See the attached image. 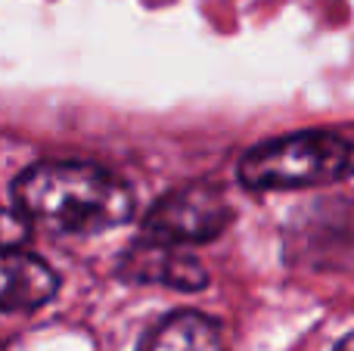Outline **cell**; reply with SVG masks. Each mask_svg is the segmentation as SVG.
Instances as JSON below:
<instances>
[{
    "label": "cell",
    "instance_id": "6",
    "mask_svg": "<svg viewBox=\"0 0 354 351\" xmlns=\"http://www.w3.org/2000/svg\"><path fill=\"white\" fill-rule=\"evenodd\" d=\"M137 351H227L218 321L199 311H177L147 333Z\"/></svg>",
    "mask_w": 354,
    "mask_h": 351
},
{
    "label": "cell",
    "instance_id": "3",
    "mask_svg": "<svg viewBox=\"0 0 354 351\" xmlns=\"http://www.w3.org/2000/svg\"><path fill=\"white\" fill-rule=\"evenodd\" d=\"M233 209L212 184H187L165 193L143 218V240L165 246H199L227 230Z\"/></svg>",
    "mask_w": 354,
    "mask_h": 351
},
{
    "label": "cell",
    "instance_id": "1",
    "mask_svg": "<svg viewBox=\"0 0 354 351\" xmlns=\"http://www.w3.org/2000/svg\"><path fill=\"white\" fill-rule=\"evenodd\" d=\"M12 209L59 234H100L134 215V196L93 162H37L12 180Z\"/></svg>",
    "mask_w": 354,
    "mask_h": 351
},
{
    "label": "cell",
    "instance_id": "5",
    "mask_svg": "<svg viewBox=\"0 0 354 351\" xmlns=\"http://www.w3.org/2000/svg\"><path fill=\"white\" fill-rule=\"evenodd\" d=\"M59 290L56 274L25 249L3 252V308L6 311H31L47 305Z\"/></svg>",
    "mask_w": 354,
    "mask_h": 351
},
{
    "label": "cell",
    "instance_id": "4",
    "mask_svg": "<svg viewBox=\"0 0 354 351\" xmlns=\"http://www.w3.org/2000/svg\"><path fill=\"white\" fill-rule=\"evenodd\" d=\"M122 277L134 283H156L168 290L196 292L208 283L205 267L193 255L180 252V246H165L153 240H137L122 258Z\"/></svg>",
    "mask_w": 354,
    "mask_h": 351
},
{
    "label": "cell",
    "instance_id": "7",
    "mask_svg": "<svg viewBox=\"0 0 354 351\" xmlns=\"http://www.w3.org/2000/svg\"><path fill=\"white\" fill-rule=\"evenodd\" d=\"M333 351H354V333H348V336H345V339L339 342V345L333 348Z\"/></svg>",
    "mask_w": 354,
    "mask_h": 351
},
{
    "label": "cell",
    "instance_id": "2",
    "mask_svg": "<svg viewBox=\"0 0 354 351\" xmlns=\"http://www.w3.org/2000/svg\"><path fill=\"white\" fill-rule=\"evenodd\" d=\"M354 171V146L330 131H301L249 149L239 162V180L249 190H301L342 180Z\"/></svg>",
    "mask_w": 354,
    "mask_h": 351
}]
</instances>
